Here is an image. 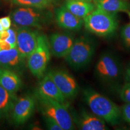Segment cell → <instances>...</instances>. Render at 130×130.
Wrapping results in <instances>:
<instances>
[{
	"label": "cell",
	"instance_id": "6da1fadb",
	"mask_svg": "<svg viewBox=\"0 0 130 130\" xmlns=\"http://www.w3.org/2000/svg\"><path fill=\"white\" fill-rule=\"evenodd\" d=\"M83 96L94 115L112 125L118 124L121 117V110L115 102L92 89H86Z\"/></svg>",
	"mask_w": 130,
	"mask_h": 130
},
{
	"label": "cell",
	"instance_id": "7a4b0ae2",
	"mask_svg": "<svg viewBox=\"0 0 130 130\" xmlns=\"http://www.w3.org/2000/svg\"><path fill=\"white\" fill-rule=\"evenodd\" d=\"M84 25L89 32L98 36H111L118 28L116 14L96 8L83 19Z\"/></svg>",
	"mask_w": 130,
	"mask_h": 130
},
{
	"label": "cell",
	"instance_id": "3957f363",
	"mask_svg": "<svg viewBox=\"0 0 130 130\" xmlns=\"http://www.w3.org/2000/svg\"><path fill=\"white\" fill-rule=\"evenodd\" d=\"M93 39L87 36H81L75 40L72 48L64 59L73 69L78 70L86 67L92 60L95 51Z\"/></svg>",
	"mask_w": 130,
	"mask_h": 130
},
{
	"label": "cell",
	"instance_id": "277c9868",
	"mask_svg": "<svg viewBox=\"0 0 130 130\" xmlns=\"http://www.w3.org/2000/svg\"><path fill=\"white\" fill-rule=\"evenodd\" d=\"M51 54L48 37L40 34L36 47L27 58V66L33 76L40 79L45 75Z\"/></svg>",
	"mask_w": 130,
	"mask_h": 130
},
{
	"label": "cell",
	"instance_id": "5b68a950",
	"mask_svg": "<svg viewBox=\"0 0 130 130\" xmlns=\"http://www.w3.org/2000/svg\"><path fill=\"white\" fill-rule=\"evenodd\" d=\"M36 98L43 115L54 119L63 130L74 129L72 117L63 103L38 94H36Z\"/></svg>",
	"mask_w": 130,
	"mask_h": 130
},
{
	"label": "cell",
	"instance_id": "8992f818",
	"mask_svg": "<svg viewBox=\"0 0 130 130\" xmlns=\"http://www.w3.org/2000/svg\"><path fill=\"white\" fill-rule=\"evenodd\" d=\"M10 17L13 23L17 27L40 29L48 22L50 15L46 9L18 7L11 12Z\"/></svg>",
	"mask_w": 130,
	"mask_h": 130
},
{
	"label": "cell",
	"instance_id": "52a82bcc",
	"mask_svg": "<svg viewBox=\"0 0 130 130\" xmlns=\"http://www.w3.org/2000/svg\"><path fill=\"white\" fill-rule=\"evenodd\" d=\"M96 72L99 77L107 82L115 81L121 75V66L113 55L105 53L101 56L96 64Z\"/></svg>",
	"mask_w": 130,
	"mask_h": 130
},
{
	"label": "cell",
	"instance_id": "ba28073f",
	"mask_svg": "<svg viewBox=\"0 0 130 130\" xmlns=\"http://www.w3.org/2000/svg\"><path fill=\"white\" fill-rule=\"evenodd\" d=\"M36 98L31 95H25L17 98L14 102L10 116L13 122L17 125L25 123L33 114L35 111Z\"/></svg>",
	"mask_w": 130,
	"mask_h": 130
},
{
	"label": "cell",
	"instance_id": "9c48e42d",
	"mask_svg": "<svg viewBox=\"0 0 130 130\" xmlns=\"http://www.w3.org/2000/svg\"><path fill=\"white\" fill-rule=\"evenodd\" d=\"M48 74L66 99L74 98L78 93V83L69 73L63 70H51Z\"/></svg>",
	"mask_w": 130,
	"mask_h": 130
},
{
	"label": "cell",
	"instance_id": "30bf717a",
	"mask_svg": "<svg viewBox=\"0 0 130 130\" xmlns=\"http://www.w3.org/2000/svg\"><path fill=\"white\" fill-rule=\"evenodd\" d=\"M17 30V45L21 56L27 58L33 51L38 43L40 34L38 29L26 27H18Z\"/></svg>",
	"mask_w": 130,
	"mask_h": 130
},
{
	"label": "cell",
	"instance_id": "8fae6325",
	"mask_svg": "<svg viewBox=\"0 0 130 130\" xmlns=\"http://www.w3.org/2000/svg\"><path fill=\"white\" fill-rule=\"evenodd\" d=\"M75 37L69 32H56L49 37L51 54L57 58L65 57L72 48Z\"/></svg>",
	"mask_w": 130,
	"mask_h": 130
},
{
	"label": "cell",
	"instance_id": "7c38bea8",
	"mask_svg": "<svg viewBox=\"0 0 130 130\" xmlns=\"http://www.w3.org/2000/svg\"><path fill=\"white\" fill-rule=\"evenodd\" d=\"M55 18L58 25L66 30L78 31L84 25L83 19L74 15L64 6L56 9Z\"/></svg>",
	"mask_w": 130,
	"mask_h": 130
},
{
	"label": "cell",
	"instance_id": "4fadbf2b",
	"mask_svg": "<svg viewBox=\"0 0 130 130\" xmlns=\"http://www.w3.org/2000/svg\"><path fill=\"white\" fill-rule=\"evenodd\" d=\"M25 59L16 48L0 51V67L11 69L17 73L23 70Z\"/></svg>",
	"mask_w": 130,
	"mask_h": 130
},
{
	"label": "cell",
	"instance_id": "5bb4252c",
	"mask_svg": "<svg viewBox=\"0 0 130 130\" xmlns=\"http://www.w3.org/2000/svg\"><path fill=\"white\" fill-rule=\"evenodd\" d=\"M42 78L37 87L36 94L64 103L66 99L48 73Z\"/></svg>",
	"mask_w": 130,
	"mask_h": 130
},
{
	"label": "cell",
	"instance_id": "9a60e30c",
	"mask_svg": "<svg viewBox=\"0 0 130 130\" xmlns=\"http://www.w3.org/2000/svg\"><path fill=\"white\" fill-rule=\"evenodd\" d=\"M18 73L11 69L0 67V85L10 93L16 94L22 86Z\"/></svg>",
	"mask_w": 130,
	"mask_h": 130
},
{
	"label": "cell",
	"instance_id": "2e32d148",
	"mask_svg": "<svg viewBox=\"0 0 130 130\" xmlns=\"http://www.w3.org/2000/svg\"><path fill=\"white\" fill-rule=\"evenodd\" d=\"M64 6L74 15L81 19H84L96 8L93 2L77 0H66Z\"/></svg>",
	"mask_w": 130,
	"mask_h": 130
},
{
	"label": "cell",
	"instance_id": "e0dca14e",
	"mask_svg": "<svg viewBox=\"0 0 130 130\" xmlns=\"http://www.w3.org/2000/svg\"><path fill=\"white\" fill-rule=\"evenodd\" d=\"M105 122L93 113L83 111L79 118L78 125L83 130H105L107 129Z\"/></svg>",
	"mask_w": 130,
	"mask_h": 130
},
{
	"label": "cell",
	"instance_id": "ac0fdd59",
	"mask_svg": "<svg viewBox=\"0 0 130 130\" xmlns=\"http://www.w3.org/2000/svg\"><path fill=\"white\" fill-rule=\"evenodd\" d=\"M96 7L105 12L116 14L129 11L130 5L125 0H93Z\"/></svg>",
	"mask_w": 130,
	"mask_h": 130
},
{
	"label": "cell",
	"instance_id": "d6986e66",
	"mask_svg": "<svg viewBox=\"0 0 130 130\" xmlns=\"http://www.w3.org/2000/svg\"><path fill=\"white\" fill-rule=\"evenodd\" d=\"M17 98L16 94L10 93L0 85V119H4L10 115Z\"/></svg>",
	"mask_w": 130,
	"mask_h": 130
},
{
	"label": "cell",
	"instance_id": "ffe728a7",
	"mask_svg": "<svg viewBox=\"0 0 130 130\" xmlns=\"http://www.w3.org/2000/svg\"><path fill=\"white\" fill-rule=\"evenodd\" d=\"M12 4L18 7H35L46 9L51 6L53 0H11Z\"/></svg>",
	"mask_w": 130,
	"mask_h": 130
},
{
	"label": "cell",
	"instance_id": "44dd1931",
	"mask_svg": "<svg viewBox=\"0 0 130 130\" xmlns=\"http://www.w3.org/2000/svg\"><path fill=\"white\" fill-rule=\"evenodd\" d=\"M120 35L123 45L126 48H130V24H126L122 27Z\"/></svg>",
	"mask_w": 130,
	"mask_h": 130
},
{
	"label": "cell",
	"instance_id": "7402d4cb",
	"mask_svg": "<svg viewBox=\"0 0 130 130\" xmlns=\"http://www.w3.org/2000/svg\"><path fill=\"white\" fill-rule=\"evenodd\" d=\"M120 98L125 103H130V83L126 82L120 90Z\"/></svg>",
	"mask_w": 130,
	"mask_h": 130
},
{
	"label": "cell",
	"instance_id": "603a6c76",
	"mask_svg": "<svg viewBox=\"0 0 130 130\" xmlns=\"http://www.w3.org/2000/svg\"><path fill=\"white\" fill-rule=\"evenodd\" d=\"M43 119H44L45 125L48 129L63 130L60 125L54 119L45 115H43Z\"/></svg>",
	"mask_w": 130,
	"mask_h": 130
},
{
	"label": "cell",
	"instance_id": "cb8c5ba5",
	"mask_svg": "<svg viewBox=\"0 0 130 130\" xmlns=\"http://www.w3.org/2000/svg\"><path fill=\"white\" fill-rule=\"evenodd\" d=\"M9 36L6 41L9 42L12 48H16L17 45V30L14 27H11L9 29H8Z\"/></svg>",
	"mask_w": 130,
	"mask_h": 130
},
{
	"label": "cell",
	"instance_id": "d4e9b609",
	"mask_svg": "<svg viewBox=\"0 0 130 130\" xmlns=\"http://www.w3.org/2000/svg\"><path fill=\"white\" fill-rule=\"evenodd\" d=\"M121 117L125 121L130 124V103H126L122 107Z\"/></svg>",
	"mask_w": 130,
	"mask_h": 130
},
{
	"label": "cell",
	"instance_id": "484cf974",
	"mask_svg": "<svg viewBox=\"0 0 130 130\" xmlns=\"http://www.w3.org/2000/svg\"><path fill=\"white\" fill-rule=\"evenodd\" d=\"M0 21L2 24L4 30H8L12 26V21L10 16H4V17L1 18H0Z\"/></svg>",
	"mask_w": 130,
	"mask_h": 130
},
{
	"label": "cell",
	"instance_id": "4316f807",
	"mask_svg": "<svg viewBox=\"0 0 130 130\" xmlns=\"http://www.w3.org/2000/svg\"><path fill=\"white\" fill-rule=\"evenodd\" d=\"M13 48L11 45L6 40H0V50H8Z\"/></svg>",
	"mask_w": 130,
	"mask_h": 130
},
{
	"label": "cell",
	"instance_id": "83f0119b",
	"mask_svg": "<svg viewBox=\"0 0 130 130\" xmlns=\"http://www.w3.org/2000/svg\"><path fill=\"white\" fill-rule=\"evenodd\" d=\"M9 36L7 30H3L0 31V40H6Z\"/></svg>",
	"mask_w": 130,
	"mask_h": 130
},
{
	"label": "cell",
	"instance_id": "f1b7e54d",
	"mask_svg": "<svg viewBox=\"0 0 130 130\" xmlns=\"http://www.w3.org/2000/svg\"><path fill=\"white\" fill-rule=\"evenodd\" d=\"M125 81L126 82L130 83V66L126 70Z\"/></svg>",
	"mask_w": 130,
	"mask_h": 130
},
{
	"label": "cell",
	"instance_id": "f546056e",
	"mask_svg": "<svg viewBox=\"0 0 130 130\" xmlns=\"http://www.w3.org/2000/svg\"><path fill=\"white\" fill-rule=\"evenodd\" d=\"M3 30H4V28H3V25H2V24H1V21H0V31H1Z\"/></svg>",
	"mask_w": 130,
	"mask_h": 130
},
{
	"label": "cell",
	"instance_id": "4dcf8cb0",
	"mask_svg": "<svg viewBox=\"0 0 130 130\" xmlns=\"http://www.w3.org/2000/svg\"><path fill=\"white\" fill-rule=\"evenodd\" d=\"M77 1H90V2H93V0H77Z\"/></svg>",
	"mask_w": 130,
	"mask_h": 130
},
{
	"label": "cell",
	"instance_id": "1f68e13d",
	"mask_svg": "<svg viewBox=\"0 0 130 130\" xmlns=\"http://www.w3.org/2000/svg\"><path fill=\"white\" fill-rule=\"evenodd\" d=\"M126 13H127L128 16V17H129V20H130V12H129V11H128V12H126Z\"/></svg>",
	"mask_w": 130,
	"mask_h": 130
},
{
	"label": "cell",
	"instance_id": "d6a6232c",
	"mask_svg": "<svg viewBox=\"0 0 130 130\" xmlns=\"http://www.w3.org/2000/svg\"><path fill=\"white\" fill-rule=\"evenodd\" d=\"M4 1H11V0H4Z\"/></svg>",
	"mask_w": 130,
	"mask_h": 130
},
{
	"label": "cell",
	"instance_id": "836d02e7",
	"mask_svg": "<svg viewBox=\"0 0 130 130\" xmlns=\"http://www.w3.org/2000/svg\"><path fill=\"white\" fill-rule=\"evenodd\" d=\"M0 51H1V50H0Z\"/></svg>",
	"mask_w": 130,
	"mask_h": 130
}]
</instances>
